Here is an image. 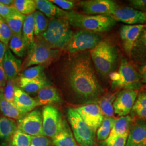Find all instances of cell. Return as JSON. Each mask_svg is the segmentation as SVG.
I'll use <instances>...</instances> for the list:
<instances>
[{"label":"cell","instance_id":"cell-1","mask_svg":"<svg viewBox=\"0 0 146 146\" xmlns=\"http://www.w3.org/2000/svg\"><path fill=\"white\" fill-rule=\"evenodd\" d=\"M68 81L73 92L86 101H98L104 91L89 52L78 53L73 58L68 68Z\"/></svg>","mask_w":146,"mask_h":146},{"label":"cell","instance_id":"cell-2","mask_svg":"<svg viewBox=\"0 0 146 146\" xmlns=\"http://www.w3.org/2000/svg\"><path fill=\"white\" fill-rule=\"evenodd\" d=\"M64 18L70 26L95 33L109 31L116 22L111 16L86 15L74 11H66Z\"/></svg>","mask_w":146,"mask_h":146},{"label":"cell","instance_id":"cell-3","mask_svg":"<svg viewBox=\"0 0 146 146\" xmlns=\"http://www.w3.org/2000/svg\"><path fill=\"white\" fill-rule=\"evenodd\" d=\"M89 53L95 68L102 76H107L115 72L118 54L116 48L110 42L102 40Z\"/></svg>","mask_w":146,"mask_h":146},{"label":"cell","instance_id":"cell-4","mask_svg":"<svg viewBox=\"0 0 146 146\" xmlns=\"http://www.w3.org/2000/svg\"><path fill=\"white\" fill-rule=\"evenodd\" d=\"M73 33L68 20L60 17L52 19L41 36L44 42L52 48L66 49Z\"/></svg>","mask_w":146,"mask_h":146},{"label":"cell","instance_id":"cell-5","mask_svg":"<svg viewBox=\"0 0 146 146\" xmlns=\"http://www.w3.org/2000/svg\"><path fill=\"white\" fill-rule=\"evenodd\" d=\"M109 76L113 88L137 90L142 86L139 73L125 59L122 60L119 69Z\"/></svg>","mask_w":146,"mask_h":146},{"label":"cell","instance_id":"cell-6","mask_svg":"<svg viewBox=\"0 0 146 146\" xmlns=\"http://www.w3.org/2000/svg\"><path fill=\"white\" fill-rule=\"evenodd\" d=\"M67 116L72 127L73 135L78 145L96 146L95 133L86 125L75 108H69Z\"/></svg>","mask_w":146,"mask_h":146},{"label":"cell","instance_id":"cell-7","mask_svg":"<svg viewBox=\"0 0 146 146\" xmlns=\"http://www.w3.org/2000/svg\"><path fill=\"white\" fill-rule=\"evenodd\" d=\"M102 41L99 33L86 30H80L73 33L66 50L71 54L78 53L94 49Z\"/></svg>","mask_w":146,"mask_h":146},{"label":"cell","instance_id":"cell-8","mask_svg":"<svg viewBox=\"0 0 146 146\" xmlns=\"http://www.w3.org/2000/svg\"><path fill=\"white\" fill-rule=\"evenodd\" d=\"M42 115L44 135L53 139L62 130L64 120L56 108L49 105L43 108Z\"/></svg>","mask_w":146,"mask_h":146},{"label":"cell","instance_id":"cell-9","mask_svg":"<svg viewBox=\"0 0 146 146\" xmlns=\"http://www.w3.org/2000/svg\"><path fill=\"white\" fill-rule=\"evenodd\" d=\"M56 52L57 51L53 50L43 41L35 42L31 49L28 51L24 66L29 67L34 65H42L50 61Z\"/></svg>","mask_w":146,"mask_h":146},{"label":"cell","instance_id":"cell-10","mask_svg":"<svg viewBox=\"0 0 146 146\" xmlns=\"http://www.w3.org/2000/svg\"><path fill=\"white\" fill-rule=\"evenodd\" d=\"M17 129L31 136H44L41 112L39 110H34L27 114L19 120Z\"/></svg>","mask_w":146,"mask_h":146},{"label":"cell","instance_id":"cell-11","mask_svg":"<svg viewBox=\"0 0 146 146\" xmlns=\"http://www.w3.org/2000/svg\"><path fill=\"white\" fill-rule=\"evenodd\" d=\"M82 11L86 15L111 16L117 8L119 5L111 0H89L81 3Z\"/></svg>","mask_w":146,"mask_h":146},{"label":"cell","instance_id":"cell-12","mask_svg":"<svg viewBox=\"0 0 146 146\" xmlns=\"http://www.w3.org/2000/svg\"><path fill=\"white\" fill-rule=\"evenodd\" d=\"M75 110L86 125L96 133L104 117L99 105L94 104H86L78 107Z\"/></svg>","mask_w":146,"mask_h":146},{"label":"cell","instance_id":"cell-13","mask_svg":"<svg viewBox=\"0 0 146 146\" xmlns=\"http://www.w3.org/2000/svg\"><path fill=\"white\" fill-rule=\"evenodd\" d=\"M137 95L138 92L135 90L120 91L113 104L114 113L120 117L128 115L135 104Z\"/></svg>","mask_w":146,"mask_h":146},{"label":"cell","instance_id":"cell-14","mask_svg":"<svg viewBox=\"0 0 146 146\" xmlns=\"http://www.w3.org/2000/svg\"><path fill=\"white\" fill-rule=\"evenodd\" d=\"M145 25L143 24L134 25H126L122 26L120 28V37L122 41V47L130 58L134 43Z\"/></svg>","mask_w":146,"mask_h":146},{"label":"cell","instance_id":"cell-15","mask_svg":"<svg viewBox=\"0 0 146 146\" xmlns=\"http://www.w3.org/2000/svg\"><path fill=\"white\" fill-rule=\"evenodd\" d=\"M115 21H121L128 25L146 23L145 13L131 7L119 8L111 15Z\"/></svg>","mask_w":146,"mask_h":146},{"label":"cell","instance_id":"cell-16","mask_svg":"<svg viewBox=\"0 0 146 146\" xmlns=\"http://www.w3.org/2000/svg\"><path fill=\"white\" fill-rule=\"evenodd\" d=\"M125 146H146V120H137L131 125Z\"/></svg>","mask_w":146,"mask_h":146},{"label":"cell","instance_id":"cell-17","mask_svg":"<svg viewBox=\"0 0 146 146\" xmlns=\"http://www.w3.org/2000/svg\"><path fill=\"white\" fill-rule=\"evenodd\" d=\"M14 105L22 114L25 115L38 106L35 99H33L21 88L16 86L14 92Z\"/></svg>","mask_w":146,"mask_h":146},{"label":"cell","instance_id":"cell-18","mask_svg":"<svg viewBox=\"0 0 146 146\" xmlns=\"http://www.w3.org/2000/svg\"><path fill=\"white\" fill-rule=\"evenodd\" d=\"M22 65L21 60L16 58L7 48L2 61V67L8 80H15L20 71Z\"/></svg>","mask_w":146,"mask_h":146},{"label":"cell","instance_id":"cell-19","mask_svg":"<svg viewBox=\"0 0 146 146\" xmlns=\"http://www.w3.org/2000/svg\"><path fill=\"white\" fill-rule=\"evenodd\" d=\"M131 58L137 62L146 64V25L134 43Z\"/></svg>","mask_w":146,"mask_h":146},{"label":"cell","instance_id":"cell-20","mask_svg":"<svg viewBox=\"0 0 146 146\" xmlns=\"http://www.w3.org/2000/svg\"><path fill=\"white\" fill-rule=\"evenodd\" d=\"M38 106H49L61 102V98L56 89L48 85L42 88L38 93L36 99Z\"/></svg>","mask_w":146,"mask_h":146},{"label":"cell","instance_id":"cell-21","mask_svg":"<svg viewBox=\"0 0 146 146\" xmlns=\"http://www.w3.org/2000/svg\"><path fill=\"white\" fill-rule=\"evenodd\" d=\"M52 143L54 146H80L75 140L73 132L65 120L62 130L52 139Z\"/></svg>","mask_w":146,"mask_h":146},{"label":"cell","instance_id":"cell-22","mask_svg":"<svg viewBox=\"0 0 146 146\" xmlns=\"http://www.w3.org/2000/svg\"><path fill=\"white\" fill-rule=\"evenodd\" d=\"M37 9L48 17L60 18L64 17L66 11L58 8L50 1L35 0Z\"/></svg>","mask_w":146,"mask_h":146},{"label":"cell","instance_id":"cell-23","mask_svg":"<svg viewBox=\"0 0 146 146\" xmlns=\"http://www.w3.org/2000/svg\"><path fill=\"white\" fill-rule=\"evenodd\" d=\"M22 35L26 44L27 50H29L35 43L34 17L33 14L26 16L24 22Z\"/></svg>","mask_w":146,"mask_h":146},{"label":"cell","instance_id":"cell-24","mask_svg":"<svg viewBox=\"0 0 146 146\" xmlns=\"http://www.w3.org/2000/svg\"><path fill=\"white\" fill-rule=\"evenodd\" d=\"M49 85L46 78L36 79H27L21 78L20 80V88L27 93H38L42 88Z\"/></svg>","mask_w":146,"mask_h":146},{"label":"cell","instance_id":"cell-25","mask_svg":"<svg viewBox=\"0 0 146 146\" xmlns=\"http://www.w3.org/2000/svg\"><path fill=\"white\" fill-rule=\"evenodd\" d=\"M130 113L131 117L137 120H146V92H141L138 94Z\"/></svg>","mask_w":146,"mask_h":146},{"label":"cell","instance_id":"cell-26","mask_svg":"<svg viewBox=\"0 0 146 146\" xmlns=\"http://www.w3.org/2000/svg\"><path fill=\"white\" fill-rule=\"evenodd\" d=\"M17 130V125L14 120L7 117H0V139L9 140Z\"/></svg>","mask_w":146,"mask_h":146},{"label":"cell","instance_id":"cell-27","mask_svg":"<svg viewBox=\"0 0 146 146\" xmlns=\"http://www.w3.org/2000/svg\"><path fill=\"white\" fill-rule=\"evenodd\" d=\"M0 111L5 117L15 120H21L25 116L16 108L14 104H11L5 99L2 92L0 91Z\"/></svg>","mask_w":146,"mask_h":146},{"label":"cell","instance_id":"cell-28","mask_svg":"<svg viewBox=\"0 0 146 146\" xmlns=\"http://www.w3.org/2000/svg\"><path fill=\"white\" fill-rule=\"evenodd\" d=\"M9 49L17 57L23 58L26 54V44L22 34H13L9 42Z\"/></svg>","mask_w":146,"mask_h":146},{"label":"cell","instance_id":"cell-29","mask_svg":"<svg viewBox=\"0 0 146 146\" xmlns=\"http://www.w3.org/2000/svg\"><path fill=\"white\" fill-rule=\"evenodd\" d=\"M26 18V16L22 14L17 11L4 20L10 28L13 34H22V27Z\"/></svg>","mask_w":146,"mask_h":146},{"label":"cell","instance_id":"cell-30","mask_svg":"<svg viewBox=\"0 0 146 146\" xmlns=\"http://www.w3.org/2000/svg\"><path fill=\"white\" fill-rule=\"evenodd\" d=\"M132 120L133 118L129 115L115 119L110 135H122L128 132L132 123Z\"/></svg>","mask_w":146,"mask_h":146},{"label":"cell","instance_id":"cell-31","mask_svg":"<svg viewBox=\"0 0 146 146\" xmlns=\"http://www.w3.org/2000/svg\"><path fill=\"white\" fill-rule=\"evenodd\" d=\"M115 99L114 94L108 93L98 100V105L105 117H113L114 114L113 104Z\"/></svg>","mask_w":146,"mask_h":146},{"label":"cell","instance_id":"cell-32","mask_svg":"<svg viewBox=\"0 0 146 146\" xmlns=\"http://www.w3.org/2000/svg\"><path fill=\"white\" fill-rule=\"evenodd\" d=\"M12 6L22 14L26 16L33 14L37 9L36 3L33 0H15L14 1Z\"/></svg>","mask_w":146,"mask_h":146},{"label":"cell","instance_id":"cell-33","mask_svg":"<svg viewBox=\"0 0 146 146\" xmlns=\"http://www.w3.org/2000/svg\"><path fill=\"white\" fill-rule=\"evenodd\" d=\"M115 118L104 117V121L99 129L96 131V137L100 141L106 140L110 136Z\"/></svg>","mask_w":146,"mask_h":146},{"label":"cell","instance_id":"cell-34","mask_svg":"<svg viewBox=\"0 0 146 146\" xmlns=\"http://www.w3.org/2000/svg\"><path fill=\"white\" fill-rule=\"evenodd\" d=\"M34 17V35L39 36L47 30L49 22L46 16L40 11L33 13Z\"/></svg>","mask_w":146,"mask_h":146},{"label":"cell","instance_id":"cell-35","mask_svg":"<svg viewBox=\"0 0 146 146\" xmlns=\"http://www.w3.org/2000/svg\"><path fill=\"white\" fill-rule=\"evenodd\" d=\"M31 136L17 129L11 138V146H30Z\"/></svg>","mask_w":146,"mask_h":146},{"label":"cell","instance_id":"cell-36","mask_svg":"<svg viewBox=\"0 0 146 146\" xmlns=\"http://www.w3.org/2000/svg\"><path fill=\"white\" fill-rule=\"evenodd\" d=\"M44 67L43 65H37L28 68L21 73V78L27 79H36L44 78Z\"/></svg>","mask_w":146,"mask_h":146},{"label":"cell","instance_id":"cell-37","mask_svg":"<svg viewBox=\"0 0 146 146\" xmlns=\"http://www.w3.org/2000/svg\"><path fill=\"white\" fill-rule=\"evenodd\" d=\"M129 131L122 135H110L105 140L106 146H125Z\"/></svg>","mask_w":146,"mask_h":146},{"label":"cell","instance_id":"cell-38","mask_svg":"<svg viewBox=\"0 0 146 146\" xmlns=\"http://www.w3.org/2000/svg\"><path fill=\"white\" fill-rule=\"evenodd\" d=\"M12 35L13 33L5 20L3 18L0 19V41L7 47Z\"/></svg>","mask_w":146,"mask_h":146},{"label":"cell","instance_id":"cell-39","mask_svg":"<svg viewBox=\"0 0 146 146\" xmlns=\"http://www.w3.org/2000/svg\"><path fill=\"white\" fill-rule=\"evenodd\" d=\"M15 80H8L7 82L6 86L3 91V96L5 99L7 100L8 101H9L11 104L14 105V92H15V88L16 86L15 85Z\"/></svg>","mask_w":146,"mask_h":146},{"label":"cell","instance_id":"cell-40","mask_svg":"<svg viewBox=\"0 0 146 146\" xmlns=\"http://www.w3.org/2000/svg\"><path fill=\"white\" fill-rule=\"evenodd\" d=\"M51 141L46 136H31L30 146H51Z\"/></svg>","mask_w":146,"mask_h":146},{"label":"cell","instance_id":"cell-41","mask_svg":"<svg viewBox=\"0 0 146 146\" xmlns=\"http://www.w3.org/2000/svg\"><path fill=\"white\" fill-rule=\"evenodd\" d=\"M54 5H58L64 10H70L75 6V3L71 1L67 0H52L50 1Z\"/></svg>","mask_w":146,"mask_h":146},{"label":"cell","instance_id":"cell-42","mask_svg":"<svg viewBox=\"0 0 146 146\" xmlns=\"http://www.w3.org/2000/svg\"><path fill=\"white\" fill-rule=\"evenodd\" d=\"M16 11L17 10L12 5L8 6L0 3V16L3 19H5Z\"/></svg>","mask_w":146,"mask_h":146},{"label":"cell","instance_id":"cell-43","mask_svg":"<svg viewBox=\"0 0 146 146\" xmlns=\"http://www.w3.org/2000/svg\"><path fill=\"white\" fill-rule=\"evenodd\" d=\"M129 2L133 8L146 13V0H130Z\"/></svg>","mask_w":146,"mask_h":146},{"label":"cell","instance_id":"cell-44","mask_svg":"<svg viewBox=\"0 0 146 146\" xmlns=\"http://www.w3.org/2000/svg\"><path fill=\"white\" fill-rule=\"evenodd\" d=\"M8 80L2 66H0V91L3 93Z\"/></svg>","mask_w":146,"mask_h":146},{"label":"cell","instance_id":"cell-45","mask_svg":"<svg viewBox=\"0 0 146 146\" xmlns=\"http://www.w3.org/2000/svg\"><path fill=\"white\" fill-rule=\"evenodd\" d=\"M7 48L4 43L0 41V66H2V61Z\"/></svg>","mask_w":146,"mask_h":146},{"label":"cell","instance_id":"cell-46","mask_svg":"<svg viewBox=\"0 0 146 146\" xmlns=\"http://www.w3.org/2000/svg\"><path fill=\"white\" fill-rule=\"evenodd\" d=\"M139 74L141 76L142 82L146 84V64H143L140 68Z\"/></svg>","mask_w":146,"mask_h":146},{"label":"cell","instance_id":"cell-47","mask_svg":"<svg viewBox=\"0 0 146 146\" xmlns=\"http://www.w3.org/2000/svg\"><path fill=\"white\" fill-rule=\"evenodd\" d=\"M0 3L8 6L13 5L14 3V1L12 0H0Z\"/></svg>","mask_w":146,"mask_h":146},{"label":"cell","instance_id":"cell-48","mask_svg":"<svg viewBox=\"0 0 146 146\" xmlns=\"http://www.w3.org/2000/svg\"><path fill=\"white\" fill-rule=\"evenodd\" d=\"M0 146H11V144H9L8 143H6V142H3L2 143Z\"/></svg>","mask_w":146,"mask_h":146},{"label":"cell","instance_id":"cell-49","mask_svg":"<svg viewBox=\"0 0 146 146\" xmlns=\"http://www.w3.org/2000/svg\"><path fill=\"white\" fill-rule=\"evenodd\" d=\"M145 21H146V13H145Z\"/></svg>","mask_w":146,"mask_h":146},{"label":"cell","instance_id":"cell-50","mask_svg":"<svg viewBox=\"0 0 146 146\" xmlns=\"http://www.w3.org/2000/svg\"><path fill=\"white\" fill-rule=\"evenodd\" d=\"M1 18H2V17H1V16H0V19H1Z\"/></svg>","mask_w":146,"mask_h":146},{"label":"cell","instance_id":"cell-51","mask_svg":"<svg viewBox=\"0 0 146 146\" xmlns=\"http://www.w3.org/2000/svg\"></svg>","mask_w":146,"mask_h":146}]
</instances>
